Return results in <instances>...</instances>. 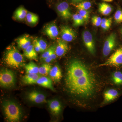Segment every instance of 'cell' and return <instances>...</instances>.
I'll return each mask as SVG.
<instances>
[{
    "mask_svg": "<svg viewBox=\"0 0 122 122\" xmlns=\"http://www.w3.org/2000/svg\"><path fill=\"white\" fill-rule=\"evenodd\" d=\"M96 83L93 73L83 62L78 59L70 62L65 83L71 93L83 98H89L95 92Z\"/></svg>",
    "mask_w": 122,
    "mask_h": 122,
    "instance_id": "6da1fadb",
    "label": "cell"
},
{
    "mask_svg": "<svg viewBox=\"0 0 122 122\" xmlns=\"http://www.w3.org/2000/svg\"><path fill=\"white\" fill-rule=\"evenodd\" d=\"M5 63L9 67L18 68L24 65L25 59L24 56L13 45L7 47L4 55Z\"/></svg>",
    "mask_w": 122,
    "mask_h": 122,
    "instance_id": "7a4b0ae2",
    "label": "cell"
},
{
    "mask_svg": "<svg viewBox=\"0 0 122 122\" xmlns=\"http://www.w3.org/2000/svg\"><path fill=\"white\" fill-rule=\"evenodd\" d=\"M2 109L5 116L8 122H20L22 117V112L19 106L11 100H5L3 102Z\"/></svg>",
    "mask_w": 122,
    "mask_h": 122,
    "instance_id": "3957f363",
    "label": "cell"
},
{
    "mask_svg": "<svg viewBox=\"0 0 122 122\" xmlns=\"http://www.w3.org/2000/svg\"><path fill=\"white\" fill-rule=\"evenodd\" d=\"M15 77L12 71L7 69H3L0 72V85L1 87L9 88L14 86Z\"/></svg>",
    "mask_w": 122,
    "mask_h": 122,
    "instance_id": "277c9868",
    "label": "cell"
},
{
    "mask_svg": "<svg viewBox=\"0 0 122 122\" xmlns=\"http://www.w3.org/2000/svg\"><path fill=\"white\" fill-rule=\"evenodd\" d=\"M122 65V47L119 48L104 63L99 66H113L118 67Z\"/></svg>",
    "mask_w": 122,
    "mask_h": 122,
    "instance_id": "5b68a950",
    "label": "cell"
},
{
    "mask_svg": "<svg viewBox=\"0 0 122 122\" xmlns=\"http://www.w3.org/2000/svg\"><path fill=\"white\" fill-rule=\"evenodd\" d=\"M83 42L87 50L91 54L94 55L95 53V46L93 36L88 30H85L82 34Z\"/></svg>",
    "mask_w": 122,
    "mask_h": 122,
    "instance_id": "8992f818",
    "label": "cell"
},
{
    "mask_svg": "<svg viewBox=\"0 0 122 122\" xmlns=\"http://www.w3.org/2000/svg\"><path fill=\"white\" fill-rule=\"evenodd\" d=\"M116 37L115 33H112L105 41L103 49V54L105 56H108L115 47Z\"/></svg>",
    "mask_w": 122,
    "mask_h": 122,
    "instance_id": "52a82bcc",
    "label": "cell"
},
{
    "mask_svg": "<svg viewBox=\"0 0 122 122\" xmlns=\"http://www.w3.org/2000/svg\"><path fill=\"white\" fill-rule=\"evenodd\" d=\"M61 39L66 42L72 41L76 37L74 30L68 25H63L61 27Z\"/></svg>",
    "mask_w": 122,
    "mask_h": 122,
    "instance_id": "ba28073f",
    "label": "cell"
},
{
    "mask_svg": "<svg viewBox=\"0 0 122 122\" xmlns=\"http://www.w3.org/2000/svg\"><path fill=\"white\" fill-rule=\"evenodd\" d=\"M26 98L31 102L36 104H41L47 102L45 95L40 92L36 91H33L29 92L27 94Z\"/></svg>",
    "mask_w": 122,
    "mask_h": 122,
    "instance_id": "9c48e42d",
    "label": "cell"
},
{
    "mask_svg": "<svg viewBox=\"0 0 122 122\" xmlns=\"http://www.w3.org/2000/svg\"><path fill=\"white\" fill-rule=\"evenodd\" d=\"M56 9L59 15L64 20H69L72 16L69 5L67 2L63 1L58 4Z\"/></svg>",
    "mask_w": 122,
    "mask_h": 122,
    "instance_id": "30bf717a",
    "label": "cell"
},
{
    "mask_svg": "<svg viewBox=\"0 0 122 122\" xmlns=\"http://www.w3.org/2000/svg\"><path fill=\"white\" fill-rule=\"evenodd\" d=\"M44 32L46 35L52 39H56L59 34L56 25L53 22L46 25L44 28Z\"/></svg>",
    "mask_w": 122,
    "mask_h": 122,
    "instance_id": "8fae6325",
    "label": "cell"
},
{
    "mask_svg": "<svg viewBox=\"0 0 122 122\" xmlns=\"http://www.w3.org/2000/svg\"><path fill=\"white\" fill-rule=\"evenodd\" d=\"M68 45L66 42L62 39H58L55 51L57 57L64 56L68 51Z\"/></svg>",
    "mask_w": 122,
    "mask_h": 122,
    "instance_id": "7c38bea8",
    "label": "cell"
},
{
    "mask_svg": "<svg viewBox=\"0 0 122 122\" xmlns=\"http://www.w3.org/2000/svg\"><path fill=\"white\" fill-rule=\"evenodd\" d=\"M47 102L50 110L53 115H58L60 113L61 110V106L58 100L52 99L48 100Z\"/></svg>",
    "mask_w": 122,
    "mask_h": 122,
    "instance_id": "4fadbf2b",
    "label": "cell"
},
{
    "mask_svg": "<svg viewBox=\"0 0 122 122\" xmlns=\"http://www.w3.org/2000/svg\"><path fill=\"white\" fill-rule=\"evenodd\" d=\"M49 75L51 78L56 82H59L62 78L61 68L58 65H55L52 67Z\"/></svg>",
    "mask_w": 122,
    "mask_h": 122,
    "instance_id": "5bb4252c",
    "label": "cell"
},
{
    "mask_svg": "<svg viewBox=\"0 0 122 122\" xmlns=\"http://www.w3.org/2000/svg\"><path fill=\"white\" fill-rule=\"evenodd\" d=\"M36 84L42 87L49 89L52 91H55L52 80L50 78L46 76H40L37 81Z\"/></svg>",
    "mask_w": 122,
    "mask_h": 122,
    "instance_id": "9a60e30c",
    "label": "cell"
},
{
    "mask_svg": "<svg viewBox=\"0 0 122 122\" xmlns=\"http://www.w3.org/2000/svg\"><path fill=\"white\" fill-rule=\"evenodd\" d=\"M41 75L34 74H26L21 78L22 83L25 85H30L36 84L37 81Z\"/></svg>",
    "mask_w": 122,
    "mask_h": 122,
    "instance_id": "2e32d148",
    "label": "cell"
},
{
    "mask_svg": "<svg viewBox=\"0 0 122 122\" xmlns=\"http://www.w3.org/2000/svg\"><path fill=\"white\" fill-rule=\"evenodd\" d=\"M24 55L27 59L37 61V52L35 50L33 45L31 44L24 50Z\"/></svg>",
    "mask_w": 122,
    "mask_h": 122,
    "instance_id": "e0dca14e",
    "label": "cell"
},
{
    "mask_svg": "<svg viewBox=\"0 0 122 122\" xmlns=\"http://www.w3.org/2000/svg\"><path fill=\"white\" fill-rule=\"evenodd\" d=\"M16 42L18 47L24 50L31 44L30 38L26 35L18 38L16 40Z\"/></svg>",
    "mask_w": 122,
    "mask_h": 122,
    "instance_id": "ac0fdd59",
    "label": "cell"
},
{
    "mask_svg": "<svg viewBox=\"0 0 122 122\" xmlns=\"http://www.w3.org/2000/svg\"><path fill=\"white\" fill-rule=\"evenodd\" d=\"M118 95V92L116 90L111 89L108 90L104 94V102H107L113 101L117 97Z\"/></svg>",
    "mask_w": 122,
    "mask_h": 122,
    "instance_id": "d6986e66",
    "label": "cell"
},
{
    "mask_svg": "<svg viewBox=\"0 0 122 122\" xmlns=\"http://www.w3.org/2000/svg\"><path fill=\"white\" fill-rule=\"evenodd\" d=\"M28 11L23 7H20L15 11L13 15V18L15 20L21 21L26 18Z\"/></svg>",
    "mask_w": 122,
    "mask_h": 122,
    "instance_id": "ffe728a7",
    "label": "cell"
},
{
    "mask_svg": "<svg viewBox=\"0 0 122 122\" xmlns=\"http://www.w3.org/2000/svg\"><path fill=\"white\" fill-rule=\"evenodd\" d=\"M26 74H38L39 73V67L33 61H30L25 66Z\"/></svg>",
    "mask_w": 122,
    "mask_h": 122,
    "instance_id": "44dd1931",
    "label": "cell"
},
{
    "mask_svg": "<svg viewBox=\"0 0 122 122\" xmlns=\"http://www.w3.org/2000/svg\"><path fill=\"white\" fill-rule=\"evenodd\" d=\"M99 12L103 15H109L112 11V8L110 5L107 3L99 4L98 8Z\"/></svg>",
    "mask_w": 122,
    "mask_h": 122,
    "instance_id": "7402d4cb",
    "label": "cell"
},
{
    "mask_svg": "<svg viewBox=\"0 0 122 122\" xmlns=\"http://www.w3.org/2000/svg\"><path fill=\"white\" fill-rule=\"evenodd\" d=\"M74 26H80L84 24L85 20L79 14H75L72 16Z\"/></svg>",
    "mask_w": 122,
    "mask_h": 122,
    "instance_id": "603a6c76",
    "label": "cell"
},
{
    "mask_svg": "<svg viewBox=\"0 0 122 122\" xmlns=\"http://www.w3.org/2000/svg\"><path fill=\"white\" fill-rule=\"evenodd\" d=\"M52 67V66L49 63H44L39 67V74L43 75H48Z\"/></svg>",
    "mask_w": 122,
    "mask_h": 122,
    "instance_id": "cb8c5ba5",
    "label": "cell"
},
{
    "mask_svg": "<svg viewBox=\"0 0 122 122\" xmlns=\"http://www.w3.org/2000/svg\"><path fill=\"white\" fill-rule=\"evenodd\" d=\"M112 81L115 85H122V73L119 71H116L112 77Z\"/></svg>",
    "mask_w": 122,
    "mask_h": 122,
    "instance_id": "d4e9b609",
    "label": "cell"
},
{
    "mask_svg": "<svg viewBox=\"0 0 122 122\" xmlns=\"http://www.w3.org/2000/svg\"><path fill=\"white\" fill-rule=\"evenodd\" d=\"M26 20L29 24L34 25L37 23L39 20V18L35 14L29 12L26 15Z\"/></svg>",
    "mask_w": 122,
    "mask_h": 122,
    "instance_id": "484cf974",
    "label": "cell"
},
{
    "mask_svg": "<svg viewBox=\"0 0 122 122\" xmlns=\"http://www.w3.org/2000/svg\"><path fill=\"white\" fill-rule=\"evenodd\" d=\"M56 45L51 46L49 48L47 49L41 55V58L44 59L50 56L53 53L55 52Z\"/></svg>",
    "mask_w": 122,
    "mask_h": 122,
    "instance_id": "4316f807",
    "label": "cell"
},
{
    "mask_svg": "<svg viewBox=\"0 0 122 122\" xmlns=\"http://www.w3.org/2000/svg\"><path fill=\"white\" fill-rule=\"evenodd\" d=\"M91 3L89 1H83L76 5V7L78 10H88L91 8Z\"/></svg>",
    "mask_w": 122,
    "mask_h": 122,
    "instance_id": "83f0119b",
    "label": "cell"
},
{
    "mask_svg": "<svg viewBox=\"0 0 122 122\" xmlns=\"http://www.w3.org/2000/svg\"><path fill=\"white\" fill-rule=\"evenodd\" d=\"M116 22L118 24L122 22V10H118L116 12L114 16Z\"/></svg>",
    "mask_w": 122,
    "mask_h": 122,
    "instance_id": "f1b7e54d",
    "label": "cell"
},
{
    "mask_svg": "<svg viewBox=\"0 0 122 122\" xmlns=\"http://www.w3.org/2000/svg\"><path fill=\"white\" fill-rule=\"evenodd\" d=\"M36 40L41 49L42 52H44L47 49V47H48L47 43L42 39L36 38Z\"/></svg>",
    "mask_w": 122,
    "mask_h": 122,
    "instance_id": "f546056e",
    "label": "cell"
},
{
    "mask_svg": "<svg viewBox=\"0 0 122 122\" xmlns=\"http://www.w3.org/2000/svg\"><path fill=\"white\" fill-rule=\"evenodd\" d=\"M78 13L84 18L85 21L88 20L89 18L90 12L88 10H78Z\"/></svg>",
    "mask_w": 122,
    "mask_h": 122,
    "instance_id": "4dcf8cb0",
    "label": "cell"
},
{
    "mask_svg": "<svg viewBox=\"0 0 122 122\" xmlns=\"http://www.w3.org/2000/svg\"><path fill=\"white\" fill-rule=\"evenodd\" d=\"M102 19L100 17L94 16L92 18V22L94 26H99L102 24Z\"/></svg>",
    "mask_w": 122,
    "mask_h": 122,
    "instance_id": "1f68e13d",
    "label": "cell"
},
{
    "mask_svg": "<svg viewBox=\"0 0 122 122\" xmlns=\"http://www.w3.org/2000/svg\"><path fill=\"white\" fill-rule=\"evenodd\" d=\"M57 57V56L55 52L50 56L43 59V60L45 61L46 63H49L55 60L56 58Z\"/></svg>",
    "mask_w": 122,
    "mask_h": 122,
    "instance_id": "d6a6232c",
    "label": "cell"
},
{
    "mask_svg": "<svg viewBox=\"0 0 122 122\" xmlns=\"http://www.w3.org/2000/svg\"><path fill=\"white\" fill-rule=\"evenodd\" d=\"M33 45L35 50L37 52H42L41 49L36 39H34L33 41Z\"/></svg>",
    "mask_w": 122,
    "mask_h": 122,
    "instance_id": "836d02e7",
    "label": "cell"
},
{
    "mask_svg": "<svg viewBox=\"0 0 122 122\" xmlns=\"http://www.w3.org/2000/svg\"><path fill=\"white\" fill-rule=\"evenodd\" d=\"M112 23H102L100 26L104 30H107L109 29Z\"/></svg>",
    "mask_w": 122,
    "mask_h": 122,
    "instance_id": "e575fe53",
    "label": "cell"
},
{
    "mask_svg": "<svg viewBox=\"0 0 122 122\" xmlns=\"http://www.w3.org/2000/svg\"><path fill=\"white\" fill-rule=\"evenodd\" d=\"M112 18H103L102 20V23H112Z\"/></svg>",
    "mask_w": 122,
    "mask_h": 122,
    "instance_id": "d590c367",
    "label": "cell"
},
{
    "mask_svg": "<svg viewBox=\"0 0 122 122\" xmlns=\"http://www.w3.org/2000/svg\"><path fill=\"white\" fill-rule=\"evenodd\" d=\"M72 2L74 3H78L81 2L83 0H70Z\"/></svg>",
    "mask_w": 122,
    "mask_h": 122,
    "instance_id": "8d00e7d4",
    "label": "cell"
},
{
    "mask_svg": "<svg viewBox=\"0 0 122 122\" xmlns=\"http://www.w3.org/2000/svg\"><path fill=\"white\" fill-rule=\"evenodd\" d=\"M103 0L106 1V2H112L113 0Z\"/></svg>",
    "mask_w": 122,
    "mask_h": 122,
    "instance_id": "74e56055",
    "label": "cell"
},
{
    "mask_svg": "<svg viewBox=\"0 0 122 122\" xmlns=\"http://www.w3.org/2000/svg\"><path fill=\"white\" fill-rule=\"evenodd\" d=\"M120 32H121V33L122 34V28H121V30H120Z\"/></svg>",
    "mask_w": 122,
    "mask_h": 122,
    "instance_id": "f35d334b",
    "label": "cell"
}]
</instances>
